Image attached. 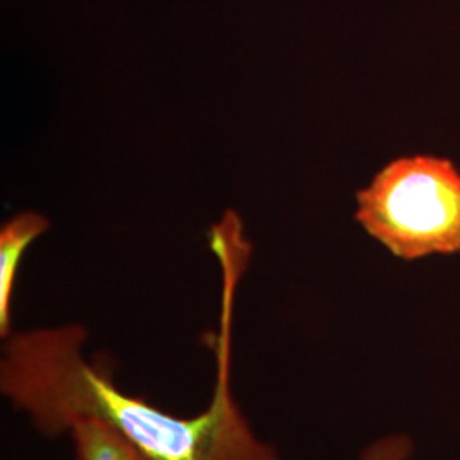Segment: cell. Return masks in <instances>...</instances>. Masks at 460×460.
Segmentation results:
<instances>
[{"mask_svg":"<svg viewBox=\"0 0 460 460\" xmlns=\"http://www.w3.org/2000/svg\"><path fill=\"white\" fill-rule=\"evenodd\" d=\"M235 277H226L215 348L214 393L191 416H178L123 391L85 355L79 323L13 332L2 348L0 394L45 438L66 437L84 420L113 428L150 460H283L247 420L232 389L230 307Z\"/></svg>","mask_w":460,"mask_h":460,"instance_id":"cell-1","label":"cell"},{"mask_svg":"<svg viewBox=\"0 0 460 460\" xmlns=\"http://www.w3.org/2000/svg\"><path fill=\"white\" fill-rule=\"evenodd\" d=\"M357 203V222L399 260L460 252V169L447 157H397Z\"/></svg>","mask_w":460,"mask_h":460,"instance_id":"cell-2","label":"cell"},{"mask_svg":"<svg viewBox=\"0 0 460 460\" xmlns=\"http://www.w3.org/2000/svg\"><path fill=\"white\" fill-rule=\"evenodd\" d=\"M43 215L24 212L11 218L0 230V338L7 340L13 331V296L17 271L26 249L49 230Z\"/></svg>","mask_w":460,"mask_h":460,"instance_id":"cell-3","label":"cell"},{"mask_svg":"<svg viewBox=\"0 0 460 460\" xmlns=\"http://www.w3.org/2000/svg\"><path fill=\"white\" fill-rule=\"evenodd\" d=\"M66 438L70 442L68 460H150L113 428L96 420L75 423Z\"/></svg>","mask_w":460,"mask_h":460,"instance_id":"cell-4","label":"cell"},{"mask_svg":"<svg viewBox=\"0 0 460 460\" xmlns=\"http://www.w3.org/2000/svg\"><path fill=\"white\" fill-rule=\"evenodd\" d=\"M414 444L406 433H389L367 445L358 460H411Z\"/></svg>","mask_w":460,"mask_h":460,"instance_id":"cell-5","label":"cell"}]
</instances>
